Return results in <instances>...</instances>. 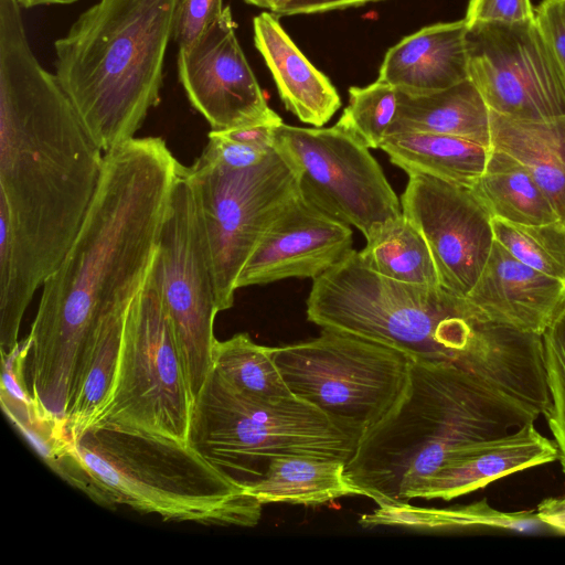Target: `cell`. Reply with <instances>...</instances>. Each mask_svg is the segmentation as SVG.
I'll return each mask as SVG.
<instances>
[{
	"label": "cell",
	"instance_id": "1",
	"mask_svg": "<svg viewBox=\"0 0 565 565\" xmlns=\"http://www.w3.org/2000/svg\"><path fill=\"white\" fill-rule=\"evenodd\" d=\"M103 150L34 56L18 0H0V351L57 269L99 185Z\"/></svg>",
	"mask_w": 565,
	"mask_h": 565
},
{
	"label": "cell",
	"instance_id": "2",
	"mask_svg": "<svg viewBox=\"0 0 565 565\" xmlns=\"http://www.w3.org/2000/svg\"><path fill=\"white\" fill-rule=\"evenodd\" d=\"M182 168L159 137L132 138L105 152L94 200L42 286L29 333L26 380L40 415L65 422L89 333L104 317L127 309L143 288Z\"/></svg>",
	"mask_w": 565,
	"mask_h": 565
},
{
	"label": "cell",
	"instance_id": "3",
	"mask_svg": "<svg viewBox=\"0 0 565 565\" xmlns=\"http://www.w3.org/2000/svg\"><path fill=\"white\" fill-rule=\"evenodd\" d=\"M307 319L463 370L545 415L551 405L542 335L491 322L466 297L369 269L352 249L313 279Z\"/></svg>",
	"mask_w": 565,
	"mask_h": 565
},
{
	"label": "cell",
	"instance_id": "4",
	"mask_svg": "<svg viewBox=\"0 0 565 565\" xmlns=\"http://www.w3.org/2000/svg\"><path fill=\"white\" fill-rule=\"evenodd\" d=\"M540 416L533 406L463 370L411 360L402 396L360 437L345 476L377 505L408 502L424 480L477 441Z\"/></svg>",
	"mask_w": 565,
	"mask_h": 565
},
{
	"label": "cell",
	"instance_id": "5",
	"mask_svg": "<svg viewBox=\"0 0 565 565\" xmlns=\"http://www.w3.org/2000/svg\"><path fill=\"white\" fill-rule=\"evenodd\" d=\"M175 0H99L55 41L56 76L105 152L135 138L160 100Z\"/></svg>",
	"mask_w": 565,
	"mask_h": 565
},
{
	"label": "cell",
	"instance_id": "6",
	"mask_svg": "<svg viewBox=\"0 0 565 565\" xmlns=\"http://www.w3.org/2000/svg\"><path fill=\"white\" fill-rule=\"evenodd\" d=\"M71 439L108 509L221 526L250 527L260 520L263 503L189 444L100 426Z\"/></svg>",
	"mask_w": 565,
	"mask_h": 565
},
{
	"label": "cell",
	"instance_id": "7",
	"mask_svg": "<svg viewBox=\"0 0 565 565\" xmlns=\"http://www.w3.org/2000/svg\"><path fill=\"white\" fill-rule=\"evenodd\" d=\"M358 441L309 403L294 395L275 401L246 395L213 369L193 399L188 438L206 461L243 486L280 456L308 455L347 463Z\"/></svg>",
	"mask_w": 565,
	"mask_h": 565
},
{
	"label": "cell",
	"instance_id": "8",
	"mask_svg": "<svg viewBox=\"0 0 565 565\" xmlns=\"http://www.w3.org/2000/svg\"><path fill=\"white\" fill-rule=\"evenodd\" d=\"M274 360L294 396L358 440L397 403L411 367L399 350L326 328L311 340L275 347Z\"/></svg>",
	"mask_w": 565,
	"mask_h": 565
},
{
	"label": "cell",
	"instance_id": "9",
	"mask_svg": "<svg viewBox=\"0 0 565 565\" xmlns=\"http://www.w3.org/2000/svg\"><path fill=\"white\" fill-rule=\"evenodd\" d=\"M192 405L174 332L150 271L126 315L109 396L87 427H110L189 444Z\"/></svg>",
	"mask_w": 565,
	"mask_h": 565
},
{
	"label": "cell",
	"instance_id": "10",
	"mask_svg": "<svg viewBox=\"0 0 565 565\" xmlns=\"http://www.w3.org/2000/svg\"><path fill=\"white\" fill-rule=\"evenodd\" d=\"M184 173L199 198L223 311L233 306L237 278L258 242L299 193L298 174L275 148L250 168L233 170L195 160Z\"/></svg>",
	"mask_w": 565,
	"mask_h": 565
},
{
	"label": "cell",
	"instance_id": "11",
	"mask_svg": "<svg viewBox=\"0 0 565 565\" xmlns=\"http://www.w3.org/2000/svg\"><path fill=\"white\" fill-rule=\"evenodd\" d=\"M151 273L194 399L212 370L220 309L204 220L184 166L173 186Z\"/></svg>",
	"mask_w": 565,
	"mask_h": 565
},
{
	"label": "cell",
	"instance_id": "12",
	"mask_svg": "<svg viewBox=\"0 0 565 565\" xmlns=\"http://www.w3.org/2000/svg\"><path fill=\"white\" fill-rule=\"evenodd\" d=\"M274 148L295 168L300 194L369 238L402 214L398 198L369 148L339 125L274 128Z\"/></svg>",
	"mask_w": 565,
	"mask_h": 565
},
{
	"label": "cell",
	"instance_id": "13",
	"mask_svg": "<svg viewBox=\"0 0 565 565\" xmlns=\"http://www.w3.org/2000/svg\"><path fill=\"white\" fill-rule=\"evenodd\" d=\"M467 26L469 78L491 111L523 120L565 116V76L534 19Z\"/></svg>",
	"mask_w": 565,
	"mask_h": 565
},
{
	"label": "cell",
	"instance_id": "14",
	"mask_svg": "<svg viewBox=\"0 0 565 565\" xmlns=\"http://www.w3.org/2000/svg\"><path fill=\"white\" fill-rule=\"evenodd\" d=\"M402 213L419 230L433 254L440 285L466 297L492 247V217L471 188L429 175H409Z\"/></svg>",
	"mask_w": 565,
	"mask_h": 565
},
{
	"label": "cell",
	"instance_id": "15",
	"mask_svg": "<svg viewBox=\"0 0 565 565\" xmlns=\"http://www.w3.org/2000/svg\"><path fill=\"white\" fill-rule=\"evenodd\" d=\"M178 74L191 105L212 130L282 124L237 41L230 7L192 46L179 50Z\"/></svg>",
	"mask_w": 565,
	"mask_h": 565
},
{
	"label": "cell",
	"instance_id": "16",
	"mask_svg": "<svg viewBox=\"0 0 565 565\" xmlns=\"http://www.w3.org/2000/svg\"><path fill=\"white\" fill-rule=\"evenodd\" d=\"M351 250L350 226L299 192L258 242L237 278L236 288L291 277L316 279Z\"/></svg>",
	"mask_w": 565,
	"mask_h": 565
},
{
	"label": "cell",
	"instance_id": "17",
	"mask_svg": "<svg viewBox=\"0 0 565 565\" xmlns=\"http://www.w3.org/2000/svg\"><path fill=\"white\" fill-rule=\"evenodd\" d=\"M466 298L491 322L542 335L565 303V285L521 263L494 242Z\"/></svg>",
	"mask_w": 565,
	"mask_h": 565
},
{
	"label": "cell",
	"instance_id": "18",
	"mask_svg": "<svg viewBox=\"0 0 565 565\" xmlns=\"http://www.w3.org/2000/svg\"><path fill=\"white\" fill-rule=\"evenodd\" d=\"M557 459L554 440L541 434L534 423L526 424L508 434L477 441L424 480L413 491L411 500L449 501L498 479Z\"/></svg>",
	"mask_w": 565,
	"mask_h": 565
},
{
	"label": "cell",
	"instance_id": "19",
	"mask_svg": "<svg viewBox=\"0 0 565 565\" xmlns=\"http://www.w3.org/2000/svg\"><path fill=\"white\" fill-rule=\"evenodd\" d=\"M465 19L427 25L402 39L385 54L379 78L418 96L446 89L467 78Z\"/></svg>",
	"mask_w": 565,
	"mask_h": 565
},
{
	"label": "cell",
	"instance_id": "20",
	"mask_svg": "<svg viewBox=\"0 0 565 565\" xmlns=\"http://www.w3.org/2000/svg\"><path fill=\"white\" fill-rule=\"evenodd\" d=\"M255 46L273 74L285 107L302 122L322 127L341 106L330 79L305 56L278 19L262 12L253 20Z\"/></svg>",
	"mask_w": 565,
	"mask_h": 565
},
{
	"label": "cell",
	"instance_id": "21",
	"mask_svg": "<svg viewBox=\"0 0 565 565\" xmlns=\"http://www.w3.org/2000/svg\"><path fill=\"white\" fill-rule=\"evenodd\" d=\"M491 148L520 162L565 225V116L523 120L490 110Z\"/></svg>",
	"mask_w": 565,
	"mask_h": 565
},
{
	"label": "cell",
	"instance_id": "22",
	"mask_svg": "<svg viewBox=\"0 0 565 565\" xmlns=\"http://www.w3.org/2000/svg\"><path fill=\"white\" fill-rule=\"evenodd\" d=\"M401 132L450 135L491 147L490 109L470 78L427 95L399 92L387 136Z\"/></svg>",
	"mask_w": 565,
	"mask_h": 565
},
{
	"label": "cell",
	"instance_id": "23",
	"mask_svg": "<svg viewBox=\"0 0 565 565\" xmlns=\"http://www.w3.org/2000/svg\"><path fill=\"white\" fill-rule=\"evenodd\" d=\"M260 503L319 505L349 495H364L345 476V462L308 455L271 459L255 481L245 486Z\"/></svg>",
	"mask_w": 565,
	"mask_h": 565
},
{
	"label": "cell",
	"instance_id": "24",
	"mask_svg": "<svg viewBox=\"0 0 565 565\" xmlns=\"http://www.w3.org/2000/svg\"><path fill=\"white\" fill-rule=\"evenodd\" d=\"M363 526L394 525L446 532H516L552 534L536 511L505 512L487 499L448 508H418L408 502L381 504L360 518Z\"/></svg>",
	"mask_w": 565,
	"mask_h": 565
},
{
	"label": "cell",
	"instance_id": "25",
	"mask_svg": "<svg viewBox=\"0 0 565 565\" xmlns=\"http://www.w3.org/2000/svg\"><path fill=\"white\" fill-rule=\"evenodd\" d=\"M380 149L408 177L429 175L471 188L482 174L491 147L475 140L431 132L387 136Z\"/></svg>",
	"mask_w": 565,
	"mask_h": 565
},
{
	"label": "cell",
	"instance_id": "26",
	"mask_svg": "<svg viewBox=\"0 0 565 565\" xmlns=\"http://www.w3.org/2000/svg\"><path fill=\"white\" fill-rule=\"evenodd\" d=\"M471 189L492 220L520 225L559 221L527 170L499 150L491 148L486 168Z\"/></svg>",
	"mask_w": 565,
	"mask_h": 565
},
{
	"label": "cell",
	"instance_id": "27",
	"mask_svg": "<svg viewBox=\"0 0 565 565\" xmlns=\"http://www.w3.org/2000/svg\"><path fill=\"white\" fill-rule=\"evenodd\" d=\"M359 254L369 269L388 279L414 285H440L425 237L403 213L366 238V245Z\"/></svg>",
	"mask_w": 565,
	"mask_h": 565
},
{
	"label": "cell",
	"instance_id": "28",
	"mask_svg": "<svg viewBox=\"0 0 565 565\" xmlns=\"http://www.w3.org/2000/svg\"><path fill=\"white\" fill-rule=\"evenodd\" d=\"M1 405L20 434L52 470L93 501L108 508L105 497L75 454L65 422L41 416L33 398L1 396Z\"/></svg>",
	"mask_w": 565,
	"mask_h": 565
},
{
	"label": "cell",
	"instance_id": "29",
	"mask_svg": "<svg viewBox=\"0 0 565 565\" xmlns=\"http://www.w3.org/2000/svg\"><path fill=\"white\" fill-rule=\"evenodd\" d=\"M237 391L265 401L291 396L274 360V348L255 343L247 333L216 341L213 365Z\"/></svg>",
	"mask_w": 565,
	"mask_h": 565
},
{
	"label": "cell",
	"instance_id": "30",
	"mask_svg": "<svg viewBox=\"0 0 565 565\" xmlns=\"http://www.w3.org/2000/svg\"><path fill=\"white\" fill-rule=\"evenodd\" d=\"M494 239L513 257L565 285V225H520L492 220Z\"/></svg>",
	"mask_w": 565,
	"mask_h": 565
},
{
	"label": "cell",
	"instance_id": "31",
	"mask_svg": "<svg viewBox=\"0 0 565 565\" xmlns=\"http://www.w3.org/2000/svg\"><path fill=\"white\" fill-rule=\"evenodd\" d=\"M399 90L377 78L365 87L349 88V105L337 125L369 149H377L388 135L397 114Z\"/></svg>",
	"mask_w": 565,
	"mask_h": 565
},
{
	"label": "cell",
	"instance_id": "32",
	"mask_svg": "<svg viewBox=\"0 0 565 565\" xmlns=\"http://www.w3.org/2000/svg\"><path fill=\"white\" fill-rule=\"evenodd\" d=\"M544 369L551 405L544 415L565 475V303L542 333Z\"/></svg>",
	"mask_w": 565,
	"mask_h": 565
},
{
	"label": "cell",
	"instance_id": "33",
	"mask_svg": "<svg viewBox=\"0 0 565 565\" xmlns=\"http://www.w3.org/2000/svg\"><path fill=\"white\" fill-rule=\"evenodd\" d=\"M223 0H175L172 39L179 50L192 46L222 15Z\"/></svg>",
	"mask_w": 565,
	"mask_h": 565
},
{
	"label": "cell",
	"instance_id": "34",
	"mask_svg": "<svg viewBox=\"0 0 565 565\" xmlns=\"http://www.w3.org/2000/svg\"><path fill=\"white\" fill-rule=\"evenodd\" d=\"M535 22L565 76V0H543Z\"/></svg>",
	"mask_w": 565,
	"mask_h": 565
},
{
	"label": "cell",
	"instance_id": "35",
	"mask_svg": "<svg viewBox=\"0 0 565 565\" xmlns=\"http://www.w3.org/2000/svg\"><path fill=\"white\" fill-rule=\"evenodd\" d=\"M535 18L531 0H469L465 21L518 22Z\"/></svg>",
	"mask_w": 565,
	"mask_h": 565
},
{
	"label": "cell",
	"instance_id": "36",
	"mask_svg": "<svg viewBox=\"0 0 565 565\" xmlns=\"http://www.w3.org/2000/svg\"><path fill=\"white\" fill-rule=\"evenodd\" d=\"M380 0H290L280 15L321 13L360 7Z\"/></svg>",
	"mask_w": 565,
	"mask_h": 565
},
{
	"label": "cell",
	"instance_id": "37",
	"mask_svg": "<svg viewBox=\"0 0 565 565\" xmlns=\"http://www.w3.org/2000/svg\"><path fill=\"white\" fill-rule=\"evenodd\" d=\"M555 535H565V493L542 500L535 509Z\"/></svg>",
	"mask_w": 565,
	"mask_h": 565
},
{
	"label": "cell",
	"instance_id": "38",
	"mask_svg": "<svg viewBox=\"0 0 565 565\" xmlns=\"http://www.w3.org/2000/svg\"><path fill=\"white\" fill-rule=\"evenodd\" d=\"M249 4H254L256 7L268 9L277 15H280L285 7L290 2V0H244Z\"/></svg>",
	"mask_w": 565,
	"mask_h": 565
},
{
	"label": "cell",
	"instance_id": "39",
	"mask_svg": "<svg viewBox=\"0 0 565 565\" xmlns=\"http://www.w3.org/2000/svg\"><path fill=\"white\" fill-rule=\"evenodd\" d=\"M77 0H18L19 4L23 8H32L44 4H70Z\"/></svg>",
	"mask_w": 565,
	"mask_h": 565
}]
</instances>
